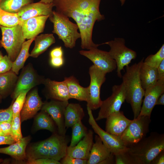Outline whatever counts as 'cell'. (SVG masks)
Returning <instances> with one entry per match:
<instances>
[{
	"mask_svg": "<svg viewBox=\"0 0 164 164\" xmlns=\"http://www.w3.org/2000/svg\"><path fill=\"white\" fill-rule=\"evenodd\" d=\"M101 0H53L55 11L73 19L78 26L81 35V47L89 50L101 45L94 43L92 33L96 22L105 19L100 12Z\"/></svg>",
	"mask_w": 164,
	"mask_h": 164,
	"instance_id": "cell-1",
	"label": "cell"
},
{
	"mask_svg": "<svg viewBox=\"0 0 164 164\" xmlns=\"http://www.w3.org/2000/svg\"><path fill=\"white\" fill-rule=\"evenodd\" d=\"M127 147L126 151L133 164H150L164 150V134L152 132L149 136Z\"/></svg>",
	"mask_w": 164,
	"mask_h": 164,
	"instance_id": "cell-2",
	"label": "cell"
},
{
	"mask_svg": "<svg viewBox=\"0 0 164 164\" xmlns=\"http://www.w3.org/2000/svg\"><path fill=\"white\" fill-rule=\"evenodd\" d=\"M143 60L131 66H126V72L122 77L125 100L131 105L134 118H137L139 114L145 94L139 77V70Z\"/></svg>",
	"mask_w": 164,
	"mask_h": 164,
	"instance_id": "cell-3",
	"label": "cell"
},
{
	"mask_svg": "<svg viewBox=\"0 0 164 164\" xmlns=\"http://www.w3.org/2000/svg\"><path fill=\"white\" fill-rule=\"evenodd\" d=\"M48 18L53 24L52 32L57 35L66 48L74 47L76 41L81 38L77 25L71 22L68 17L54 10L53 11Z\"/></svg>",
	"mask_w": 164,
	"mask_h": 164,
	"instance_id": "cell-4",
	"label": "cell"
},
{
	"mask_svg": "<svg viewBox=\"0 0 164 164\" xmlns=\"http://www.w3.org/2000/svg\"><path fill=\"white\" fill-rule=\"evenodd\" d=\"M2 37L0 46L5 50L10 60L14 62L18 55L26 39L22 33V26L18 25L12 27L0 26Z\"/></svg>",
	"mask_w": 164,
	"mask_h": 164,
	"instance_id": "cell-5",
	"label": "cell"
},
{
	"mask_svg": "<svg viewBox=\"0 0 164 164\" xmlns=\"http://www.w3.org/2000/svg\"><path fill=\"white\" fill-rule=\"evenodd\" d=\"M103 44L108 45L110 47L109 52L116 61L117 75L121 78V71L125 67L129 65L132 60L136 58V52L125 46V40L122 38H115L113 40L101 44Z\"/></svg>",
	"mask_w": 164,
	"mask_h": 164,
	"instance_id": "cell-6",
	"label": "cell"
},
{
	"mask_svg": "<svg viewBox=\"0 0 164 164\" xmlns=\"http://www.w3.org/2000/svg\"><path fill=\"white\" fill-rule=\"evenodd\" d=\"M151 117L138 116L134 118L120 137L127 146L136 143L146 136L149 132Z\"/></svg>",
	"mask_w": 164,
	"mask_h": 164,
	"instance_id": "cell-7",
	"label": "cell"
},
{
	"mask_svg": "<svg viewBox=\"0 0 164 164\" xmlns=\"http://www.w3.org/2000/svg\"><path fill=\"white\" fill-rule=\"evenodd\" d=\"M111 95L102 101L96 121L106 119L110 115L120 111L121 105L125 100V92L124 85H115L112 88Z\"/></svg>",
	"mask_w": 164,
	"mask_h": 164,
	"instance_id": "cell-8",
	"label": "cell"
},
{
	"mask_svg": "<svg viewBox=\"0 0 164 164\" xmlns=\"http://www.w3.org/2000/svg\"><path fill=\"white\" fill-rule=\"evenodd\" d=\"M89 73L90 77L89 85V98L87 106L92 110L100 108L102 101L100 98L101 86L106 80V73L94 65L89 68Z\"/></svg>",
	"mask_w": 164,
	"mask_h": 164,
	"instance_id": "cell-9",
	"label": "cell"
},
{
	"mask_svg": "<svg viewBox=\"0 0 164 164\" xmlns=\"http://www.w3.org/2000/svg\"><path fill=\"white\" fill-rule=\"evenodd\" d=\"M45 79L38 74L31 63L22 68L19 77L11 97L15 100L21 93L28 89L43 84Z\"/></svg>",
	"mask_w": 164,
	"mask_h": 164,
	"instance_id": "cell-10",
	"label": "cell"
},
{
	"mask_svg": "<svg viewBox=\"0 0 164 164\" xmlns=\"http://www.w3.org/2000/svg\"><path fill=\"white\" fill-rule=\"evenodd\" d=\"M87 110L89 115V124L111 153L115 155L125 151L127 149V146L120 138L102 129L97 123L92 110L87 106Z\"/></svg>",
	"mask_w": 164,
	"mask_h": 164,
	"instance_id": "cell-11",
	"label": "cell"
},
{
	"mask_svg": "<svg viewBox=\"0 0 164 164\" xmlns=\"http://www.w3.org/2000/svg\"><path fill=\"white\" fill-rule=\"evenodd\" d=\"M80 54L91 60L94 65L107 73L117 68L116 61L111 56L109 52L92 47L88 50H81Z\"/></svg>",
	"mask_w": 164,
	"mask_h": 164,
	"instance_id": "cell-12",
	"label": "cell"
},
{
	"mask_svg": "<svg viewBox=\"0 0 164 164\" xmlns=\"http://www.w3.org/2000/svg\"><path fill=\"white\" fill-rule=\"evenodd\" d=\"M68 101L52 100L43 103L41 110L48 113L56 125L58 134L65 136L67 128L65 126L64 114Z\"/></svg>",
	"mask_w": 164,
	"mask_h": 164,
	"instance_id": "cell-13",
	"label": "cell"
},
{
	"mask_svg": "<svg viewBox=\"0 0 164 164\" xmlns=\"http://www.w3.org/2000/svg\"><path fill=\"white\" fill-rule=\"evenodd\" d=\"M164 93V79L159 80L156 84L147 88L145 90L144 98L138 116L151 117L159 97Z\"/></svg>",
	"mask_w": 164,
	"mask_h": 164,
	"instance_id": "cell-14",
	"label": "cell"
},
{
	"mask_svg": "<svg viewBox=\"0 0 164 164\" xmlns=\"http://www.w3.org/2000/svg\"><path fill=\"white\" fill-rule=\"evenodd\" d=\"M54 7L53 3H45L39 2L28 4L22 7L17 13L22 26L26 20L39 16L50 15Z\"/></svg>",
	"mask_w": 164,
	"mask_h": 164,
	"instance_id": "cell-15",
	"label": "cell"
},
{
	"mask_svg": "<svg viewBox=\"0 0 164 164\" xmlns=\"http://www.w3.org/2000/svg\"><path fill=\"white\" fill-rule=\"evenodd\" d=\"M43 103L40 97L38 89L34 88L26 96L20 113L21 121H24L33 117L40 110Z\"/></svg>",
	"mask_w": 164,
	"mask_h": 164,
	"instance_id": "cell-16",
	"label": "cell"
},
{
	"mask_svg": "<svg viewBox=\"0 0 164 164\" xmlns=\"http://www.w3.org/2000/svg\"><path fill=\"white\" fill-rule=\"evenodd\" d=\"M61 136L55 133L48 138L31 146L26 153L28 159L48 158L50 150Z\"/></svg>",
	"mask_w": 164,
	"mask_h": 164,
	"instance_id": "cell-17",
	"label": "cell"
},
{
	"mask_svg": "<svg viewBox=\"0 0 164 164\" xmlns=\"http://www.w3.org/2000/svg\"><path fill=\"white\" fill-rule=\"evenodd\" d=\"M43 84L47 98L62 101H68L70 99L67 87L64 80L59 82L46 78Z\"/></svg>",
	"mask_w": 164,
	"mask_h": 164,
	"instance_id": "cell-18",
	"label": "cell"
},
{
	"mask_svg": "<svg viewBox=\"0 0 164 164\" xmlns=\"http://www.w3.org/2000/svg\"><path fill=\"white\" fill-rule=\"evenodd\" d=\"M106 119L105 131L120 138L132 121L127 118L123 112L120 111L110 115Z\"/></svg>",
	"mask_w": 164,
	"mask_h": 164,
	"instance_id": "cell-19",
	"label": "cell"
},
{
	"mask_svg": "<svg viewBox=\"0 0 164 164\" xmlns=\"http://www.w3.org/2000/svg\"><path fill=\"white\" fill-rule=\"evenodd\" d=\"M93 132L89 130L87 135L75 146H68L67 155L72 157L88 160L93 144Z\"/></svg>",
	"mask_w": 164,
	"mask_h": 164,
	"instance_id": "cell-20",
	"label": "cell"
},
{
	"mask_svg": "<svg viewBox=\"0 0 164 164\" xmlns=\"http://www.w3.org/2000/svg\"><path fill=\"white\" fill-rule=\"evenodd\" d=\"M49 16H37L25 21L22 25V31L25 39H29L35 38L43 32L46 22Z\"/></svg>",
	"mask_w": 164,
	"mask_h": 164,
	"instance_id": "cell-21",
	"label": "cell"
},
{
	"mask_svg": "<svg viewBox=\"0 0 164 164\" xmlns=\"http://www.w3.org/2000/svg\"><path fill=\"white\" fill-rule=\"evenodd\" d=\"M64 80L67 87L70 99L88 102L89 98V87H84L81 86L78 80L72 76L64 77Z\"/></svg>",
	"mask_w": 164,
	"mask_h": 164,
	"instance_id": "cell-22",
	"label": "cell"
},
{
	"mask_svg": "<svg viewBox=\"0 0 164 164\" xmlns=\"http://www.w3.org/2000/svg\"><path fill=\"white\" fill-rule=\"evenodd\" d=\"M95 140L87 160V164H100L112 154L97 135H95Z\"/></svg>",
	"mask_w": 164,
	"mask_h": 164,
	"instance_id": "cell-23",
	"label": "cell"
},
{
	"mask_svg": "<svg viewBox=\"0 0 164 164\" xmlns=\"http://www.w3.org/2000/svg\"><path fill=\"white\" fill-rule=\"evenodd\" d=\"M30 139L29 136L22 138L9 146L0 148V153L9 155L17 161L24 160L27 158L26 149Z\"/></svg>",
	"mask_w": 164,
	"mask_h": 164,
	"instance_id": "cell-24",
	"label": "cell"
},
{
	"mask_svg": "<svg viewBox=\"0 0 164 164\" xmlns=\"http://www.w3.org/2000/svg\"><path fill=\"white\" fill-rule=\"evenodd\" d=\"M139 77L145 90L156 84L159 79L157 68L148 66L144 62L143 60L139 68Z\"/></svg>",
	"mask_w": 164,
	"mask_h": 164,
	"instance_id": "cell-25",
	"label": "cell"
},
{
	"mask_svg": "<svg viewBox=\"0 0 164 164\" xmlns=\"http://www.w3.org/2000/svg\"><path fill=\"white\" fill-rule=\"evenodd\" d=\"M85 116L83 108L79 104L69 103L65 112V126L67 129L81 121Z\"/></svg>",
	"mask_w": 164,
	"mask_h": 164,
	"instance_id": "cell-26",
	"label": "cell"
},
{
	"mask_svg": "<svg viewBox=\"0 0 164 164\" xmlns=\"http://www.w3.org/2000/svg\"><path fill=\"white\" fill-rule=\"evenodd\" d=\"M18 77L12 70L0 74V94L2 98L12 93L15 87Z\"/></svg>",
	"mask_w": 164,
	"mask_h": 164,
	"instance_id": "cell-27",
	"label": "cell"
},
{
	"mask_svg": "<svg viewBox=\"0 0 164 164\" xmlns=\"http://www.w3.org/2000/svg\"><path fill=\"white\" fill-rule=\"evenodd\" d=\"M35 45L30 54V56L37 58L44 53L56 42L52 34H41L35 37Z\"/></svg>",
	"mask_w": 164,
	"mask_h": 164,
	"instance_id": "cell-28",
	"label": "cell"
},
{
	"mask_svg": "<svg viewBox=\"0 0 164 164\" xmlns=\"http://www.w3.org/2000/svg\"><path fill=\"white\" fill-rule=\"evenodd\" d=\"M35 38H33L28 39L23 43L18 55L13 62L11 70L17 75L18 74L20 70L23 67L26 60L30 56L29 53V47Z\"/></svg>",
	"mask_w": 164,
	"mask_h": 164,
	"instance_id": "cell-29",
	"label": "cell"
},
{
	"mask_svg": "<svg viewBox=\"0 0 164 164\" xmlns=\"http://www.w3.org/2000/svg\"><path fill=\"white\" fill-rule=\"evenodd\" d=\"M68 140L66 136L62 135L50 150L48 158L59 161L67 155Z\"/></svg>",
	"mask_w": 164,
	"mask_h": 164,
	"instance_id": "cell-30",
	"label": "cell"
},
{
	"mask_svg": "<svg viewBox=\"0 0 164 164\" xmlns=\"http://www.w3.org/2000/svg\"><path fill=\"white\" fill-rule=\"evenodd\" d=\"M35 120V127L37 130L46 129L52 132L56 131L55 123L46 112L41 110L36 115Z\"/></svg>",
	"mask_w": 164,
	"mask_h": 164,
	"instance_id": "cell-31",
	"label": "cell"
},
{
	"mask_svg": "<svg viewBox=\"0 0 164 164\" xmlns=\"http://www.w3.org/2000/svg\"><path fill=\"white\" fill-rule=\"evenodd\" d=\"M33 2V0H2L0 8L5 11L17 13L23 6Z\"/></svg>",
	"mask_w": 164,
	"mask_h": 164,
	"instance_id": "cell-32",
	"label": "cell"
},
{
	"mask_svg": "<svg viewBox=\"0 0 164 164\" xmlns=\"http://www.w3.org/2000/svg\"><path fill=\"white\" fill-rule=\"evenodd\" d=\"M72 133L70 147L75 146L87 134V129L80 121L73 125L71 127Z\"/></svg>",
	"mask_w": 164,
	"mask_h": 164,
	"instance_id": "cell-33",
	"label": "cell"
},
{
	"mask_svg": "<svg viewBox=\"0 0 164 164\" xmlns=\"http://www.w3.org/2000/svg\"><path fill=\"white\" fill-rule=\"evenodd\" d=\"M18 25H21L17 13H10L3 10L0 8V26L12 27Z\"/></svg>",
	"mask_w": 164,
	"mask_h": 164,
	"instance_id": "cell-34",
	"label": "cell"
},
{
	"mask_svg": "<svg viewBox=\"0 0 164 164\" xmlns=\"http://www.w3.org/2000/svg\"><path fill=\"white\" fill-rule=\"evenodd\" d=\"M164 60V45L163 44L156 53L148 56L144 62L149 66L157 68Z\"/></svg>",
	"mask_w": 164,
	"mask_h": 164,
	"instance_id": "cell-35",
	"label": "cell"
},
{
	"mask_svg": "<svg viewBox=\"0 0 164 164\" xmlns=\"http://www.w3.org/2000/svg\"><path fill=\"white\" fill-rule=\"evenodd\" d=\"M21 124L20 114L13 116L12 121L11 136L15 142L20 140L22 138Z\"/></svg>",
	"mask_w": 164,
	"mask_h": 164,
	"instance_id": "cell-36",
	"label": "cell"
},
{
	"mask_svg": "<svg viewBox=\"0 0 164 164\" xmlns=\"http://www.w3.org/2000/svg\"><path fill=\"white\" fill-rule=\"evenodd\" d=\"M31 89H28L20 94L12 104L13 117L20 114L23 106L27 94Z\"/></svg>",
	"mask_w": 164,
	"mask_h": 164,
	"instance_id": "cell-37",
	"label": "cell"
},
{
	"mask_svg": "<svg viewBox=\"0 0 164 164\" xmlns=\"http://www.w3.org/2000/svg\"><path fill=\"white\" fill-rule=\"evenodd\" d=\"M115 164H133L126 150L114 155Z\"/></svg>",
	"mask_w": 164,
	"mask_h": 164,
	"instance_id": "cell-38",
	"label": "cell"
},
{
	"mask_svg": "<svg viewBox=\"0 0 164 164\" xmlns=\"http://www.w3.org/2000/svg\"><path fill=\"white\" fill-rule=\"evenodd\" d=\"M13 62L7 55L3 56L0 60V74L6 73L12 70Z\"/></svg>",
	"mask_w": 164,
	"mask_h": 164,
	"instance_id": "cell-39",
	"label": "cell"
},
{
	"mask_svg": "<svg viewBox=\"0 0 164 164\" xmlns=\"http://www.w3.org/2000/svg\"><path fill=\"white\" fill-rule=\"evenodd\" d=\"M13 118L12 104L6 109L0 110V122L12 121Z\"/></svg>",
	"mask_w": 164,
	"mask_h": 164,
	"instance_id": "cell-40",
	"label": "cell"
},
{
	"mask_svg": "<svg viewBox=\"0 0 164 164\" xmlns=\"http://www.w3.org/2000/svg\"><path fill=\"white\" fill-rule=\"evenodd\" d=\"M27 163L29 164H60V162L48 158H41L36 159H28Z\"/></svg>",
	"mask_w": 164,
	"mask_h": 164,
	"instance_id": "cell-41",
	"label": "cell"
},
{
	"mask_svg": "<svg viewBox=\"0 0 164 164\" xmlns=\"http://www.w3.org/2000/svg\"><path fill=\"white\" fill-rule=\"evenodd\" d=\"M87 160L72 157L66 155L61 159L60 162L62 164H86Z\"/></svg>",
	"mask_w": 164,
	"mask_h": 164,
	"instance_id": "cell-42",
	"label": "cell"
},
{
	"mask_svg": "<svg viewBox=\"0 0 164 164\" xmlns=\"http://www.w3.org/2000/svg\"><path fill=\"white\" fill-rule=\"evenodd\" d=\"M1 129L5 135H11L12 121H5L0 122Z\"/></svg>",
	"mask_w": 164,
	"mask_h": 164,
	"instance_id": "cell-43",
	"label": "cell"
},
{
	"mask_svg": "<svg viewBox=\"0 0 164 164\" xmlns=\"http://www.w3.org/2000/svg\"><path fill=\"white\" fill-rule=\"evenodd\" d=\"M15 142L11 135H0V145H11Z\"/></svg>",
	"mask_w": 164,
	"mask_h": 164,
	"instance_id": "cell-44",
	"label": "cell"
},
{
	"mask_svg": "<svg viewBox=\"0 0 164 164\" xmlns=\"http://www.w3.org/2000/svg\"><path fill=\"white\" fill-rule=\"evenodd\" d=\"M50 63L51 65L55 67H59L63 65L64 63L63 57L50 58Z\"/></svg>",
	"mask_w": 164,
	"mask_h": 164,
	"instance_id": "cell-45",
	"label": "cell"
},
{
	"mask_svg": "<svg viewBox=\"0 0 164 164\" xmlns=\"http://www.w3.org/2000/svg\"><path fill=\"white\" fill-rule=\"evenodd\" d=\"M63 52L61 46L56 47L52 50L50 53V58L63 57Z\"/></svg>",
	"mask_w": 164,
	"mask_h": 164,
	"instance_id": "cell-46",
	"label": "cell"
},
{
	"mask_svg": "<svg viewBox=\"0 0 164 164\" xmlns=\"http://www.w3.org/2000/svg\"><path fill=\"white\" fill-rule=\"evenodd\" d=\"M164 150L160 152L151 162L150 164H164Z\"/></svg>",
	"mask_w": 164,
	"mask_h": 164,
	"instance_id": "cell-47",
	"label": "cell"
},
{
	"mask_svg": "<svg viewBox=\"0 0 164 164\" xmlns=\"http://www.w3.org/2000/svg\"><path fill=\"white\" fill-rule=\"evenodd\" d=\"M159 79H164V60L157 68Z\"/></svg>",
	"mask_w": 164,
	"mask_h": 164,
	"instance_id": "cell-48",
	"label": "cell"
},
{
	"mask_svg": "<svg viewBox=\"0 0 164 164\" xmlns=\"http://www.w3.org/2000/svg\"><path fill=\"white\" fill-rule=\"evenodd\" d=\"M164 105V94H162L159 97L156 103V105Z\"/></svg>",
	"mask_w": 164,
	"mask_h": 164,
	"instance_id": "cell-49",
	"label": "cell"
},
{
	"mask_svg": "<svg viewBox=\"0 0 164 164\" xmlns=\"http://www.w3.org/2000/svg\"><path fill=\"white\" fill-rule=\"evenodd\" d=\"M53 1V0H41L39 2L45 3H52Z\"/></svg>",
	"mask_w": 164,
	"mask_h": 164,
	"instance_id": "cell-50",
	"label": "cell"
},
{
	"mask_svg": "<svg viewBox=\"0 0 164 164\" xmlns=\"http://www.w3.org/2000/svg\"><path fill=\"white\" fill-rule=\"evenodd\" d=\"M121 4V5L122 6L123 5H124L125 1L126 0H119Z\"/></svg>",
	"mask_w": 164,
	"mask_h": 164,
	"instance_id": "cell-51",
	"label": "cell"
},
{
	"mask_svg": "<svg viewBox=\"0 0 164 164\" xmlns=\"http://www.w3.org/2000/svg\"><path fill=\"white\" fill-rule=\"evenodd\" d=\"M5 135L3 132L0 126V135Z\"/></svg>",
	"mask_w": 164,
	"mask_h": 164,
	"instance_id": "cell-52",
	"label": "cell"
},
{
	"mask_svg": "<svg viewBox=\"0 0 164 164\" xmlns=\"http://www.w3.org/2000/svg\"><path fill=\"white\" fill-rule=\"evenodd\" d=\"M3 56L1 52L0 51V60L3 57Z\"/></svg>",
	"mask_w": 164,
	"mask_h": 164,
	"instance_id": "cell-53",
	"label": "cell"
},
{
	"mask_svg": "<svg viewBox=\"0 0 164 164\" xmlns=\"http://www.w3.org/2000/svg\"><path fill=\"white\" fill-rule=\"evenodd\" d=\"M2 98V97L0 94V103L1 102V100Z\"/></svg>",
	"mask_w": 164,
	"mask_h": 164,
	"instance_id": "cell-54",
	"label": "cell"
},
{
	"mask_svg": "<svg viewBox=\"0 0 164 164\" xmlns=\"http://www.w3.org/2000/svg\"><path fill=\"white\" fill-rule=\"evenodd\" d=\"M3 161V160L2 159H0V163L2 162Z\"/></svg>",
	"mask_w": 164,
	"mask_h": 164,
	"instance_id": "cell-55",
	"label": "cell"
},
{
	"mask_svg": "<svg viewBox=\"0 0 164 164\" xmlns=\"http://www.w3.org/2000/svg\"><path fill=\"white\" fill-rule=\"evenodd\" d=\"M2 0H0V4Z\"/></svg>",
	"mask_w": 164,
	"mask_h": 164,
	"instance_id": "cell-56",
	"label": "cell"
}]
</instances>
